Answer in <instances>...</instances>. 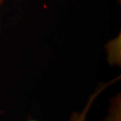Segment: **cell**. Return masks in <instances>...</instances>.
<instances>
[{
    "label": "cell",
    "mask_w": 121,
    "mask_h": 121,
    "mask_svg": "<svg viewBox=\"0 0 121 121\" xmlns=\"http://www.w3.org/2000/svg\"><path fill=\"white\" fill-rule=\"evenodd\" d=\"M104 88V87L100 89V90L98 91L97 93H96L94 95H93V96H91V99H90V100L89 101L88 104H87L86 107L85 109L84 110V111H83V112L81 113V114H78V113H76L73 114L71 118L70 121H84L85 119L86 116L87 112V111H88L89 108H90L91 104L92 102H93V100L94 99V98L96 97V96H97V95L98 94H99L100 92L101 91H102Z\"/></svg>",
    "instance_id": "cell-1"
},
{
    "label": "cell",
    "mask_w": 121,
    "mask_h": 121,
    "mask_svg": "<svg viewBox=\"0 0 121 121\" xmlns=\"http://www.w3.org/2000/svg\"><path fill=\"white\" fill-rule=\"evenodd\" d=\"M4 0H0V6L2 4V3L4 2Z\"/></svg>",
    "instance_id": "cell-2"
},
{
    "label": "cell",
    "mask_w": 121,
    "mask_h": 121,
    "mask_svg": "<svg viewBox=\"0 0 121 121\" xmlns=\"http://www.w3.org/2000/svg\"><path fill=\"white\" fill-rule=\"evenodd\" d=\"M28 121H38L35 120V119H30V120H29Z\"/></svg>",
    "instance_id": "cell-3"
}]
</instances>
